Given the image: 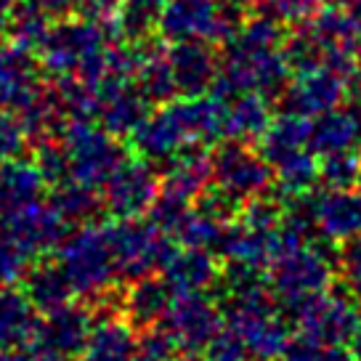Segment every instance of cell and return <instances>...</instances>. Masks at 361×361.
I'll return each mask as SVG.
<instances>
[{"label": "cell", "instance_id": "603a6c76", "mask_svg": "<svg viewBox=\"0 0 361 361\" xmlns=\"http://www.w3.org/2000/svg\"><path fill=\"white\" fill-rule=\"evenodd\" d=\"M162 8V0H125L123 6V27L130 32H144L147 19H154Z\"/></svg>", "mask_w": 361, "mask_h": 361}, {"label": "cell", "instance_id": "d4e9b609", "mask_svg": "<svg viewBox=\"0 0 361 361\" xmlns=\"http://www.w3.org/2000/svg\"><path fill=\"white\" fill-rule=\"evenodd\" d=\"M16 147H19V130L6 114L0 112V157L16 152Z\"/></svg>", "mask_w": 361, "mask_h": 361}, {"label": "cell", "instance_id": "44dd1931", "mask_svg": "<svg viewBox=\"0 0 361 361\" xmlns=\"http://www.w3.org/2000/svg\"><path fill=\"white\" fill-rule=\"evenodd\" d=\"M204 361H250V350L245 345V340L239 338L234 329H218L207 348L202 350Z\"/></svg>", "mask_w": 361, "mask_h": 361}, {"label": "cell", "instance_id": "f546056e", "mask_svg": "<svg viewBox=\"0 0 361 361\" xmlns=\"http://www.w3.org/2000/svg\"><path fill=\"white\" fill-rule=\"evenodd\" d=\"M350 353H353L356 361H361V332L356 335V340H353V350H350Z\"/></svg>", "mask_w": 361, "mask_h": 361}, {"label": "cell", "instance_id": "f1b7e54d", "mask_svg": "<svg viewBox=\"0 0 361 361\" xmlns=\"http://www.w3.org/2000/svg\"><path fill=\"white\" fill-rule=\"evenodd\" d=\"M32 361H69V356H59V353H45V350H40L37 356H32Z\"/></svg>", "mask_w": 361, "mask_h": 361}, {"label": "cell", "instance_id": "5b68a950", "mask_svg": "<svg viewBox=\"0 0 361 361\" xmlns=\"http://www.w3.org/2000/svg\"><path fill=\"white\" fill-rule=\"evenodd\" d=\"M64 271L80 293L102 290L112 271V258H106V242L93 234L78 237L64 255Z\"/></svg>", "mask_w": 361, "mask_h": 361}, {"label": "cell", "instance_id": "6da1fadb", "mask_svg": "<svg viewBox=\"0 0 361 361\" xmlns=\"http://www.w3.org/2000/svg\"><path fill=\"white\" fill-rule=\"evenodd\" d=\"M293 319L300 332L322 345H348L361 332V311L350 298L335 293H319L293 303Z\"/></svg>", "mask_w": 361, "mask_h": 361}, {"label": "cell", "instance_id": "9a60e30c", "mask_svg": "<svg viewBox=\"0 0 361 361\" xmlns=\"http://www.w3.org/2000/svg\"><path fill=\"white\" fill-rule=\"evenodd\" d=\"M345 80L335 69H324L319 75H311L303 85H298V114L308 112H329L345 93Z\"/></svg>", "mask_w": 361, "mask_h": 361}, {"label": "cell", "instance_id": "836d02e7", "mask_svg": "<svg viewBox=\"0 0 361 361\" xmlns=\"http://www.w3.org/2000/svg\"><path fill=\"white\" fill-rule=\"evenodd\" d=\"M133 361H141V359H133Z\"/></svg>", "mask_w": 361, "mask_h": 361}, {"label": "cell", "instance_id": "e575fe53", "mask_svg": "<svg viewBox=\"0 0 361 361\" xmlns=\"http://www.w3.org/2000/svg\"><path fill=\"white\" fill-rule=\"evenodd\" d=\"M266 361H274V359H266Z\"/></svg>", "mask_w": 361, "mask_h": 361}, {"label": "cell", "instance_id": "4316f807", "mask_svg": "<svg viewBox=\"0 0 361 361\" xmlns=\"http://www.w3.org/2000/svg\"><path fill=\"white\" fill-rule=\"evenodd\" d=\"M69 3H75V0H35V6L43 8V11H61Z\"/></svg>", "mask_w": 361, "mask_h": 361}, {"label": "cell", "instance_id": "ffe728a7", "mask_svg": "<svg viewBox=\"0 0 361 361\" xmlns=\"http://www.w3.org/2000/svg\"><path fill=\"white\" fill-rule=\"evenodd\" d=\"M322 176L332 189H353L361 178V154H356L353 149L332 152L322 168Z\"/></svg>", "mask_w": 361, "mask_h": 361}, {"label": "cell", "instance_id": "cb8c5ba5", "mask_svg": "<svg viewBox=\"0 0 361 361\" xmlns=\"http://www.w3.org/2000/svg\"><path fill=\"white\" fill-rule=\"evenodd\" d=\"M327 345H322L316 338L311 335H295V338L287 340V345L282 350V361H319L322 359V353H324Z\"/></svg>", "mask_w": 361, "mask_h": 361}, {"label": "cell", "instance_id": "ac0fdd59", "mask_svg": "<svg viewBox=\"0 0 361 361\" xmlns=\"http://www.w3.org/2000/svg\"><path fill=\"white\" fill-rule=\"evenodd\" d=\"M210 279H213V266L200 252H183L178 258H173L165 274V282L178 293H197Z\"/></svg>", "mask_w": 361, "mask_h": 361}, {"label": "cell", "instance_id": "30bf717a", "mask_svg": "<svg viewBox=\"0 0 361 361\" xmlns=\"http://www.w3.org/2000/svg\"><path fill=\"white\" fill-rule=\"evenodd\" d=\"M72 157H75V170L82 180L96 183V180L106 178L117 165H120V149L109 147V141L104 135L96 133H82L72 144Z\"/></svg>", "mask_w": 361, "mask_h": 361}, {"label": "cell", "instance_id": "8fae6325", "mask_svg": "<svg viewBox=\"0 0 361 361\" xmlns=\"http://www.w3.org/2000/svg\"><path fill=\"white\" fill-rule=\"evenodd\" d=\"M168 282H141L125 300V322L133 329H152L170 305Z\"/></svg>", "mask_w": 361, "mask_h": 361}, {"label": "cell", "instance_id": "2e32d148", "mask_svg": "<svg viewBox=\"0 0 361 361\" xmlns=\"http://www.w3.org/2000/svg\"><path fill=\"white\" fill-rule=\"evenodd\" d=\"M361 135L359 125L350 112H327L314 128H308V138L319 152H343L350 149Z\"/></svg>", "mask_w": 361, "mask_h": 361}, {"label": "cell", "instance_id": "4fadbf2b", "mask_svg": "<svg viewBox=\"0 0 361 361\" xmlns=\"http://www.w3.org/2000/svg\"><path fill=\"white\" fill-rule=\"evenodd\" d=\"M72 290L75 287L69 282L67 271L56 266H40L27 276V298L32 300L37 311H45V314L67 305Z\"/></svg>", "mask_w": 361, "mask_h": 361}, {"label": "cell", "instance_id": "52a82bcc", "mask_svg": "<svg viewBox=\"0 0 361 361\" xmlns=\"http://www.w3.org/2000/svg\"><path fill=\"white\" fill-rule=\"evenodd\" d=\"M316 224L332 239L361 237V192L332 189L316 207Z\"/></svg>", "mask_w": 361, "mask_h": 361}, {"label": "cell", "instance_id": "7402d4cb", "mask_svg": "<svg viewBox=\"0 0 361 361\" xmlns=\"http://www.w3.org/2000/svg\"><path fill=\"white\" fill-rule=\"evenodd\" d=\"M340 274L353 298H361V237H353L345 242L340 252Z\"/></svg>", "mask_w": 361, "mask_h": 361}, {"label": "cell", "instance_id": "3957f363", "mask_svg": "<svg viewBox=\"0 0 361 361\" xmlns=\"http://www.w3.org/2000/svg\"><path fill=\"white\" fill-rule=\"evenodd\" d=\"M90 314L80 305H61L56 311H51L48 319H40V329H37V340L35 345L37 350L45 353H59V356H80L85 343L90 338Z\"/></svg>", "mask_w": 361, "mask_h": 361}, {"label": "cell", "instance_id": "9c48e42d", "mask_svg": "<svg viewBox=\"0 0 361 361\" xmlns=\"http://www.w3.org/2000/svg\"><path fill=\"white\" fill-rule=\"evenodd\" d=\"M162 27L170 37L183 40L218 30V11L213 0H173L162 11Z\"/></svg>", "mask_w": 361, "mask_h": 361}, {"label": "cell", "instance_id": "7a4b0ae2", "mask_svg": "<svg viewBox=\"0 0 361 361\" xmlns=\"http://www.w3.org/2000/svg\"><path fill=\"white\" fill-rule=\"evenodd\" d=\"M159 329L168 332V338L176 343L178 353L197 356L218 335L221 316L210 300L189 293L168 305L165 316L159 319Z\"/></svg>", "mask_w": 361, "mask_h": 361}, {"label": "cell", "instance_id": "4dcf8cb0", "mask_svg": "<svg viewBox=\"0 0 361 361\" xmlns=\"http://www.w3.org/2000/svg\"><path fill=\"white\" fill-rule=\"evenodd\" d=\"M350 13H353V16H356V22L361 24V0H353V3H350Z\"/></svg>", "mask_w": 361, "mask_h": 361}, {"label": "cell", "instance_id": "484cf974", "mask_svg": "<svg viewBox=\"0 0 361 361\" xmlns=\"http://www.w3.org/2000/svg\"><path fill=\"white\" fill-rule=\"evenodd\" d=\"M319 361H356V359H353V353L345 350L343 345H327Z\"/></svg>", "mask_w": 361, "mask_h": 361}, {"label": "cell", "instance_id": "7c38bea8", "mask_svg": "<svg viewBox=\"0 0 361 361\" xmlns=\"http://www.w3.org/2000/svg\"><path fill=\"white\" fill-rule=\"evenodd\" d=\"M215 173L224 180L226 194H252L266 183V170L242 149H226L215 159Z\"/></svg>", "mask_w": 361, "mask_h": 361}, {"label": "cell", "instance_id": "d6986e66", "mask_svg": "<svg viewBox=\"0 0 361 361\" xmlns=\"http://www.w3.org/2000/svg\"><path fill=\"white\" fill-rule=\"evenodd\" d=\"M40 178L30 168H3L0 170V204L13 207L32 200Z\"/></svg>", "mask_w": 361, "mask_h": 361}, {"label": "cell", "instance_id": "5bb4252c", "mask_svg": "<svg viewBox=\"0 0 361 361\" xmlns=\"http://www.w3.org/2000/svg\"><path fill=\"white\" fill-rule=\"evenodd\" d=\"M154 197V180L144 168L123 170L112 178L109 202L120 215H133L144 210Z\"/></svg>", "mask_w": 361, "mask_h": 361}, {"label": "cell", "instance_id": "8992f818", "mask_svg": "<svg viewBox=\"0 0 361 361\" xmlns=\"http://www.w3.org/2000/svg\"><path fill=\"white\" fill-rule=\"evenodd\" d=\"M40 319L32 300L13 290H0V348H30L37 340Z\"/></svg>", "mask_w": 361, "mask_h": 361}, {"label": "cell", "instance_id": "e0dca14e", "mask_svg": "<svg viewBox=\"0 0 361 361\" xmlns=\"http://www.w3.org/2000/svg\"><path fill=\"white\" fill-rule=\"evenodd\" d=\"M176 56L192 64V67L176 64V61L170 64V67H173V78H176V82H178L180 88L197 93L202 85L210 82V78H213V61H210V54L204 51L202 45L186 40V43H180V48L176 51Z\"/></svg>", "mask_w": 361, "mask_h": 361}, {"label": "cell", "instance_id": "277c9868", "mask_svg": "<svg viewBox=\"0 0 361 361\" xmlns=\"http://www.w3.org/2000/svg\"><path fill=\"white\" fill-rule=\"evenodd\" d=\"M329 284V266L324 258L311 252H298L295 258H284L276 266L274 287L282 293V298L293 305L305 300L311 295L324 293Z\"/></svg>", "mask_w": 361, "mask_h": 361}, {"label": "cell", "instance_id": "1f68e13d", "mask_svg": "<svg viewBox=\"0 0 361 361\" xmlns=\"http://www.w3.org/2000/svg\"><path fill=\"white\" fill-rule=\"evenodd\" d=\"M186 361H200V359H197V356H189V359H186ZM204 361V359H202Z\"/></svg>", "mask_w": 361, "mask_h": 361}, {"label": "cell", "instance_id": "d6a6232c", "mask_svg": "<svg viewBox=\"0 0 361 361\" xmlns=\"http://www.w3.org/2000/svg\"><path fill=\"white\" fill-rule=\"evenodd\" d=\"M359 186H361V178H359Z\"/></svg>", "mask_w": 361, "mask_h": 361}, {"label": "cell", "instance_id": "83f0119b", "mask_svg": "<svg viewBox=\"0 0 361 361\" xmlns=\"http://www.w3.org/2000/svg\"><path fill=\"white\" fill-rule=\"evenodd\" d=\"M13 11H16V0H0V27L11 19Z\"/></svg>", "mask_w": 361, "mask_h": 361}, {"label": "cell", "instance_id": "ba28073f", "mask_svg": "<svg viewBox=\"0 0 361 361\" xmlns=\"http://www.w3.org/2000/svg\"><path fill=\"white\" fill-rule=\"evenodd\" d=\"M138 343L133 338V327L120 319H104L93 324L90 338L80 353L82 361H133Z\"/></svg>", "mask_w": 361, "mask_h": 361}]
</instances>
